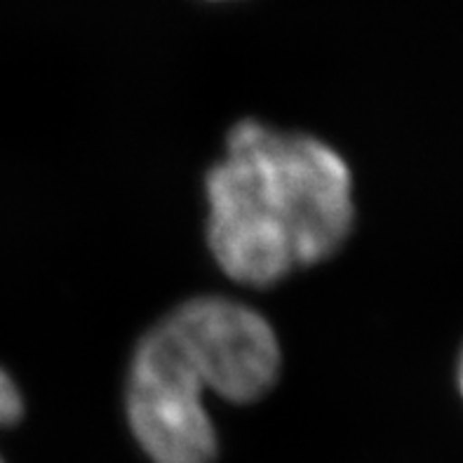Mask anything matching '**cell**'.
<instances>
[{
	"instance_id": "obj_1",
	"label": "cell",
	"mask_w": 463,
	"mask_h": 463,
	"mask_svg": "<svg viewBox=\"0 0 463 463\" xmlns=\"http://www.w3.org/2000/svg\"><path fill=\"white\" fill-rule=\"evenodd\" d=\"M207 245L231 280L278 285L327 261L355 223L353 175L317 137L245 118L207 170Z\"/></svg>"
},
{
	"instance_id": "obj_2",
	"label": "cell",
	"mask_w": 463,
	"mask_h": 463,
	"mask_svg": "<svg viewBox=\"0 0 463 463\" xmlns=\"http://www.w3.org/2000/svg\"><path fill=\"white\" fill-rule=\"evenodd\" d=\"M282 351L264 313L229 297H194L141 336L125 414L153 463H214L219 440L203 393L247 405L276 386Z\"/></svg>"
},
{
	"instance_id": "obj_3",
	"label": "cell",
	"mask_w": 463,
	"mask_h": 463,
	"mask_svg": "<svg viewBox=\"0 0 463 463\" xmlns=\"http://www.w3.org/2000/svg\"><path fill=\"white\" fill-rule=\"evenodd\" d=\"M24 393L22 388L17 386V382L12 379L10 372L5 367H0V429H10V426H17L24 419ZM0 463L3 457H0Z\"/></svg>"
},
{
	"instance_id": "obj_4",
	"label": "cell",
	"mask_w": 463,
	"mask_h": 463,
	"mask_svg": "<svg viewBox=\"0 0 463 463\" xmlns=\"http://www.w3.org/2000/svg\"><path fill=\"white\" fill-rule=\"evenodd\" d=\"M458 382H461V391H463V358H461V367H458Z\"/></svg>"
}]
</instances>
